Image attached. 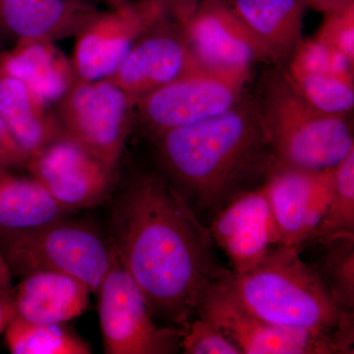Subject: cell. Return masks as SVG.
<instances>
[{"mask_svg":"<svg viewBox=\"0 0 354 354\" xmlns=\"http://www.w3.org/2000/svg\"><path fill=\"white\" fill-rule=\"evenodd\" d=\"M100 1L104 2L108 6L111 7L120 6L121 4L125 3V2L129 1V0H100Z\"/></svg>","mask_w":354,"mask_h":354,"instance_id":"cell-33","label":"cell"},{"mask_svg":"<svg viewBox=\"0 0 354 354\" xmlns=\"http://www.w3.org/2000/svg\"><path fill=\"white\" fill-rule=\"evenodd\" d=\"M197 316L215 324L242 354H349L354 337L286 329L249 313L225 290L221 279L203 297Z\"/></svg>","mask_w":354,"mask_h":354,"instance_id":"cell-9","label":"cell"},{"mask_svg":"<svg viewBox=\"0 0 354 354\" xmlns=\"http://www.w3.org/2000/svg\"><path fill=\"white\" fill-rule=\"evenodd\" d=\"M16 316L14 288L0 290V335L4 334L7 326Z\"/></svg>","mask_w":354,"mask_h":354,"instance_id":"cell-30","label":"cell"},{"mask_svg":"<svg viewBox=\"0 0 354 354\" xmlns=\"http://www.w3.org/2000/svg\"><path fill=\"white\" fill-rule=\"evenodd\" d=\"M165 4L167 12L174 11L176 14L177 19L183 15V0H160Z\"/></svg>","mask_w":354,"mask_h":354,"instance_id":"cell-32","label":"cell"},{"mask_svg":"<svg viewBox=\"0 0 354 354\" xmlns=\"http://www.w3.org/2000/svg\"><path fill=\"white\" fill-rule=\"evenodd\" d=\"M255 102L274 165L327 171L354 150L353 127L348 116L314 108L285 71L270 72Z\"/></svg>","mask_w":354,"mask_h":354,"instance_id":"cell-4","label":"cell"},{"mask_svg":"<svg viewBox=\"0 0 354 354\" xmlns=\"http://www.w3.org/2000/svg\"><path fill=\"white\" fill-rule=\"evenodd\" d=\"M304 0H235L232 10L279 62L304 39Z\"/></svg>","mask_w":354,"mask_h":354,"instance_id":"cell-20","label":"cell"},{"mask_svg":"<svg viewBox=\"0 0 354 354\" xmlns=\"http://www.w3.org/2000/svg\"><path fill=\"white\" fill-rule=\"evenodd\" d=\"M7 348L13 354H90L87 342L64 324L29 322L16 315L6 332Z\"/></svg>","mask_w":354,"mask_h":354,"instance_id":"cell-22","label":"cell"},{"mask_svg":"<svg viewBox=\"0 0 354 354\" xmlns=\"http://www.w3.org/2000/svg\"><path fill=\"white\" fill-rule=\"evenodd\" d=\"M286 74L310 104L330 114H344L354 106L353 79L329 73L286 69Z\"/></svg>","mask_w":354,"mask_h":354,"instance_id":"cell-25","label":"cell"},{"mask_svg":"<svg viewBox=\"0 0 354 354\" xmlns=\"http://www.w3.org/2000/svg\"><path fill=\"white\" fill-rule=\"evenodd\" d=\"M180 23L193 55L204 66L250 70L256 62H276L260 39L227 7L207 4L194 9Z\"/></svg>","mask_w":354,"mask_h":354,"instance_id":"cell-15","label":"cell"},{"mask_svg":"<svg viewBox=\"0 0 354 354\" xmlns=\"http://www.w3.org/2000/svg\"><path fill=\"white\" fill-rule=\"evenodd\" d=\"M333 179L332 198L325 215L304 247L328 237L354 234V150L333 169Z\"/></svg>","mask_w":354,"mask_h":354,"instance_id":"cell-24","label":"cell"},{"mask_svg":"<svg viewBox=\"0 0 354 354\" xmlns=\"http://www.w3.org/2000/svg\"><path fill=\"white\" fill-rule=\"evenodd\" d=\"M0 118L30 158L64 135L53 106L24 83L1 71Z\"/></svg>","mask_w":354,"mask_h":354,"instance_id":"cell-19","label":"cell"},{"mask_svg":"<svg viewBox=\"0 0 354 354\" xmlns=\"http://www.w3.org/2000/svg\"><path fill=\"white\" fill-rule=\"evenodd\" d=\"M88 286L68 274L31 272L14 288L16 315L39 324H65L78 318L90 304Z\"/></svg>","mask_w":354,"mask_h":354,"instance_id":"cell-17","label":"cell"},{"mask_svg":"<svg viewBox=\"0 0 354 354\" xmlns=\"http://www.w3.org/2000/svg\"><path fill=\"white\" fill-rule=\"evenodd\" d=\"M354 62L330 44L313 39H302L290 57L288 69L301 70L353 79Z\"/></svg>","mask_w":354,"mask_h":354,"instance_id":"cell-26","label":"cell"},{"mask_svg":"<svg viewBox=\"0 0 354 354\" xmlns=\"http://www.w3.org/2000/svg\"><path fill=\"white\" fill-rule=\"evenodd\" d=\"M167 18L140 37L109 77L136 102L199 64L181 23Z\"/></svg>","mask_w":354,"mask_h":354,"instance_id":"cell-13","label":"cell"},{"mask_svg":"<svg viewBox=\"0 0 354 354\" xmlns=\"http://www.w3.org/2000/svg\"><path fill=\"white\" fill-rule=\"evenodd\" d=\"M155 139L172 185L189 204L214 215L237 195L257 187L254 184L274 167L259 111L250 100Z\"/></svg>","mask_w":354,"mask_h":354,"instance_id":"cell-2","label":"cell"},{"mask_svg":"<svg viewBox=\"0 0 354 354\" xmlns=\"http://www.w3.org/2000/svg\"><path fill=\"white\" fill-rule=\"evenodd\" d=\"M68 213L32 176L0 171V230H31L62 220Z\"/></svg>","mask_w":354,"mask_h":354,"instance_id":"cell-21","label":"cell"},{"mask_svg":"<svg viewBox=\"0 0 354 354\" xmlns=\"http://www.w3.org/2000/svg\"><path fill=\"white\" fill-rule=\"evenodd\" d=\"M250 70H218L198 64L136 104V118L155 138L225 113L243 99Z\"/></svg>","mask_w":354,"mask_h":354,"instance_id":"cell-7","label":"cell"},{"mask_svg":"<svg viewBox=\"0 0 354 354\" xmlns=\"http://www.w3.org/2000/svg\"><path fill=\"white\" fill-rule=\"evenodd\" d=\"M317 248L311 265L342 309L354 310V234L337 235L311 244Z\"/></svg>","mask_w":354,"mask_h":354,"instance_id":"cell-23","label":"cell"},{"mask_svg":"<svg viewBox=\"0 0 354 354\" xmlns=\"http://www.w3.org/2000/svg\"><path fill=\"white\" fill-rule=\"evenodd\" d=\"M264 186L279 245L304 250L332 198L333 169L313 171L274 165Z\"/></svg>","mask_w":354,"mask_h":354,"instance_id":"cell-12","label":"cell"},{"mask_svg":"<svg viewBox=\"0 0 354 354\" xmlns=\"http://www.w3.org/2000/svg\"><path fill=\"white\" fill-rule=\"evenodd\" d=\"M29 160L30 156L0 118V171L26 169Z\"/></svg>","mask_w":354,"mask_h":354,"instance_id":"cell-29","label":"cell"},{"mask_svg":"<svg viewBox=\"0 0 354 354\" xmlns=\"http://www.w3.org/2000/svg\"><path fill=\"white\" fill-rule=\"evenodd\" d=\"M0 71L24 83L50 106L78 81L71 59L51 41L16 43L11 50L0 53Z\"/></svg>","mask_w":354,"mask_h":354,"instance_id":"cell-18","label":"cell"},{"mask_svg":"<svg viewBox=\"0 0 354 354\" xmlns=\"http://www.w3.org/2000/svg\"><path fill=\"white\" fill-rule=\"evenodd\" d=\"M0 252L11 274L62 272L97 292L113 265V246L94 227L64 218L21 232L0 230Z\"/></svg>","mask_w":354,"mask_h":354,"instance_id":"cell-5","label":"cell"},{"mask_svg":"<svg viewBox=\"0 0 354 354\" xmlns=\"http://www.w3.org/2000/svg\"><path fill=\"white\" fill-rule=\"evenodd\" d=\"M97 293L104 353L169 354L180 349L183 329L157 322L116 254Z\"/></svg>","mask_w":354,"mask_h":354,"instance_id":"cell-8","label":"cell"},{"mask_svg":"<svg viewBox=\"0 0 354 354\" xmlns=\"http://www.w3.org/2000/svg\"><path fill=\"white\" fill-rule=\"evenodd\" d=\"M113 246L156 320L183 329L225 274L209 227L167 179L134 177L114 208Z\"/></svg>","mask_w":354,"mask_h":354,"instance_id":"cell-1","label":"cell"},{"mask_svg":"<svg viewBox=\"0 0 354 354\" xmlns=\"http://www.w3.org/2000/svg\"><path fill=\"white\" fill-rule=\"evenodd\" d=\"M88 0H0V28L17 43L77 36L99 13Z\"/></svg>","mask_w":354,"mask_h":354,"instance_id":"cell-16","label":"cell"},{"mask_svg":"<svg viewBox=\"0 0 354 354\" xmlns=\"http://www.w3.org/2000/svg\"><path fill=\"white\" fill-rule=\"evenodd\" d=\"M179 348L186 354H242L215 324L200 316L183 328Z\"/></svg>","mask_w":354,"mask_h":354,"instance_id":"cell-27","label":"cell"},{"mask_svg":"<svg viewBox=\"0 0 354 354\" xmlns=\"http://www.w3.org/2000/svg\"><path fill=\"white\" fill-rule=\"evenodd\" d=\"M26 169L68 212L106 201L116 174L64 134L32 155Z\"/></svg>","mask_w":354,"mask_h":354,"instance_id":"cell-11","label":"cell"},{"mask_svg":"<svg viewBox=\"0 0 354 354\" xmlns=\"http://www.w3.org/2000/svg\"><path fill=\"white\" fill-rule=\"evenodd\" d=\"M12 288V274L0 252V290Z\"/></svg>","mask_w":354,"mask_h":354,"instance_id":"cell-31","label":"cell"},{"mask_svg":"<svg viewBox=\"0 0 354 354\" xmlns=\"http://www.w3.org/2000/svg\"><path fill=\"white\" fill-rule=\"evenodd\" d=\"M297 247L277 246L256 267L227 271L221 283L261 320L286 328L354 337L353 313L339 306Z\"/></svg>","mask_w":354,"mask_h":354,"instance_id":"cell-3","label":"cell"},{"mask_svg":"<svg viewBox=\"0 0 354 354\" xmlns=\"http://www.w3.org/2000/svg\"><path fill=\"white\" fill-rule=\"evenodd\" d=\"M337 48L354 62V16L353 4L333 11L315 36Z\"/></svg>","mask_w":354,"mask_h":354,"instance_id":"cell-28","label":"cell"},{"mask_svg":"<svg viewBox=\"0 0 354 354\" xmlns=\"http://www.w3.org/2000/svg\"><path fill=\"white\" fill-rule=\"evenodd\" d=\"M137 102L111 79L77 81L55 104L62 132L116 174Z\"/></svg>","mask_w":354,"mask_h":354,"instance_id":"cell-6","label":"cell"},{"mask_svg":"<svg viewBox=\"0 0 354 354\" xmlns=\"http://www.w3.org/2000/svg\"><path fill=\"white\" fill-rule=\"evenodd\" d=\"M209 230L235 274L262 262L279 244L264 183L244 191L216 212Z\"/></svg>","mask_w":354,"mask_h":354,"instance_id":"cell-14","label":"cell"},{"mask_svg":"<svg viewBox=\"0 0 354 354\" xmlns=\"http://www.w3.org/2000/svg\"><path fill=\"white\" fill-rule=\"evenodd\" d=\"M167 13L160 0H129L100 11L76 36L71 62L77 80L109 78L133 44Z\"/></svg>","mask_w":354,"mask_h":354,"instance_id":"cell-10","label":"cell"}]
</instances>
